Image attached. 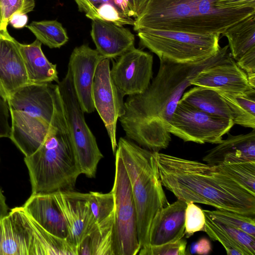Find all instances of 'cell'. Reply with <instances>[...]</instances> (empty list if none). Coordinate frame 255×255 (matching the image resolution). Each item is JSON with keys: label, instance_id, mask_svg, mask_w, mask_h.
Here are the masks:
<instances>
[{"label": "cell", "instance_id": "21", "mask_svg": "<svg viewBox=\"0 0 255 255\" xmlns=\"http://www.w3.org/2000/svg\"><path fill=\"white\" fill-rule=\"evenodd\" d=\"M37 39L29 44L18 43L29 84L59 82L56 65L51 63Z\"/></svg>", "mask_w": 255, "mask_h": 255}, {"label": "cell", "instance_id": "31", "mask_svg": "<svg viewBox=\"0 0 255 255\" xmlns=\"http://www.w3.org/2000/svg\"><path fill=\"white\" fill-rule=\"evenodd\" d=\"M35 6L34 0H0L2 26L4 31L11 17L15 14H27L33 10Z\"/></svg>", "mask_w": 255, "mask_h": 255}, {"label": "cell", "instance_id": "30", "mask_svg": "<svg viewBox=\"0 0 255 255\" xmlns=\"http://www.w3.org/2000/svg\"><path fill=\"white\" fill-rule=\"evenodd\" d=\"M205 216V232L212 240L220 243L228 255H246L241 248L218 226L214 220L206 214Z\"/></svg>", "mask_w": 255, "mask_h": 255}, {"label": "cell", "instance_id": "14", "mask_svg": "<svg viewBox=\"0 0 255 255\" xmlns=\"http://www.w3.org/2000/svg\"><path fill=\"white\" fill-rule=\"evenodd\" d=\"M105 58L96 49L83 44L75 47L69 58V70L73 86L80 107L84 113L95 111L92 91L96 71Z\"/></svg>", "mask_w": 255, "mask_h": 255}, {"label": "cell", "instance_id": "35", "mask_svg": "<svg viewBox=\"0 0 255 255\" xmlns=\"http://www.w3.org/2000/svg\"><path fill=\"white\" fill-rule=\"evenodd\" d=\"M97 12L101 20L111 22L119 26L125 24L133 25L134 20L123 13L113 3H103L98 7Z\"/></svg>", "mask_w": 255, "mask_h": 255}, {"label": "cell", "instance_id": "1", "mask_svg": "<svg viewBox=\"0 0 255 255\" xmlns=\"http://www.w3.org/2000/svg\"><path fill=\"white\" fill-rule=\"evenodd\" d=\"M228 51L227 45L213 56L192 63L160 60L157 75L147 88L128 96L124 103V113L119 121L127 138L152 151L166 148L171 140L170 121L191 79L225 58Z\"/></svg>", "mask_w": 255, "mask_h": 255}, {"label": "cell", "instance_id": "27", "mask_svg": "<svg viewBox=\"0 0 255 255\" xmlns=\"http://www.w3.org/2000/svg\"><path fill=\"white\" fill-rule=\"evenodd\" d=\"M90 208L98 227L114 225L115 199L112 191L108 193H88Z\"/></svg>", "mask_w": 255, "mask_h": 255}, {"label": "cell", "instance_id": "36", "mask_svg": "<svg viewBox=\"0 0 255 255\" xmlns=\"http://www.w3.org/2000/svg\"><path fill=\"white\" fill-rule=\"evenodd\" d=\"M10 113L7 100L0 93V138L10 137Z\"/></svg>", "mask_w": 255, "mask_h": 255}, {"label": "cell", "instance_id": "22", "mask_svg": "<svg viewBox=\"0 0 255 255\" xmlns=\"http://www.w3.org/2000/svg\"><path fill=\"white\" fill-rule=\"evenodd\" d=\"M222 34L228 39L232 57L236 62L255 53V14L231 25Z\"/></svg>", "mask_w": 255, "mask_h": 255}, {"label": "cell", "instance_id": "20", "mask_svg": "<svg viewBox=\"0 0 255 255\" xmlns=\"http://www.w3.org/2000/svg\"><path fill=\"white\" fill-rule=\"evenodd\" d=\"M22 208L46 231L56 236L66 239V226L51 193L31 194Z\"/></svg>", "mask_w": 255, "mask_h": 255}, {"label": "cell", "instance_id": "23", "mask_svg": "<svg viewBox=\"0 0 255 255\" xmlns=\"http://www.w3.org/2000/svg\"><path fill=\"white\" fill-rule=\"evenodd\" d=\"M179 101L211 116L232 120L227 104L214 90L195 86L184 93Z\"/></svg>", "mask_w": 255, "mask_h": 255}, {"label": "cell", "instance_id": "8", "mask_svg": "<svg viewBox=\"0 0 255 255\" xmlns=\"http://www.w3.org/2000/svg\"><path fill=\"white\" fill-rule=\"evenodd\" d=\"M111 191L115 199L114 255H136L141 248L137 236L136 209L128 174L117 152L115 180Z\"/></svg>", "mask_w": 255, "mask_h": 255}, {"label": "cell", "instance_id": "33", "mask_svg": "<svg viewBox=\"0 0 255 255\" xmlns=\"http://www.w3.org/2000/svg\"><path fill=\"white\" fill-rule=\"evenodd\" d=\"M214 220V219H213ZM218 226L245 252L246 255H255V237L236 228L214 220Z\"/></svg>", "mask_w": 255, "mask_h": 255}, {"label": "cell", "instance_id": "13", "mask_svg": "<svg viewBox=\"0 0 255 255\" xmlns=\"http://www.w3.org/2000/svg\"><path fill=\"white\" fill-rule=\"evenodd\" d=\"M51 194L66 226V240L77 248L97 227L90 208L88 193L61 190Z\"/></svg>", "mask_w": 255, "mask_h": 255}, {"label": "cell", "instance_id": "10", "mask_svg": "<svg viewBox=\"0 0 255 255\" xmlns=\"http://www.w3.org/2000/svg\"><path fill=\"white\" fill-rule=\"evenodd\" d=\"M0 255H43L41 226L22 207L0 220Z\"/></svg>", "mask_w": 255, "mask_h": 255}, {"label": "cell", "instance_id": "29", "mask_svg": "<svg viewBox=\"0 0 255 255\" xmlns=\"http://www.w3.org/2000/svg\"><path fill=\"white\" fill-rule=\"evenodd\" d=\"M203 211L205 214L208 215L213 219L229 226L240 229L255 237V216L217 209L215 210H203Z\"/></svg>", "mask_w": 255, "mask_h": 255}, {"label": "cell", "instance_id": "12", "mask_svg": "<svg viewBox=\"0 0 255 255\" xmlns=\"http://www.w3.org/2000/svg\"><path fill=\"white\" fill-rule=\"evenodd\" d=\"M153 63L152 55L135 47L113 63L111 76L124 96L139 94L147 88L153 78Z\"/></svg>", "mask_w": 255, "mask_h": 255}, {"label": "cell", "instance_id": "5", "mask_svg": "<svg viewBox=\"0 0 255 255\" xmlns=\"http://www.w3.org/2000/svg\"><path fill=\"white\" fill-rule=\"evenodd\" d=\"M32 194L73 190L81 172L68 130L65 115L53 124L37 150L24 159Z\"/></svg>", "mask_w": 255, "mask_h": 255}, {"label": "cell", "instance_id": "19", "mask_svg": "<svg viewBox=\"0 0 255 255\" xmlns=\"http://www.w3.org/2000/svg\"><path fill=\"white\" fill-rule=\"evenodd\" d=\"M203 161L211 166L255 161V129L246 134L228 137L208 151Z\"/></svg>", "mask_w": 255, "mask_h": 255}, {"label": "cell", "instance_id": "41", "mask_svg": "<svg viewBox=\"0 0 255 255\" xmlns=\"http://www.w3.org/2000/svg\"><path fill=\"white\" fill-rule=\"evenodd\" d=\"M27 21L26 14H15L11 17L9 23L15 28H21L26 25Z\"/></svg>", "mask_w": 255, "mask_h": 255}, {"label": "cell", "instance_id": "38", "mask_svg": "<svg viewBox=\"0 0 255 255\" xmlns=\"http://www.w3.org/2000/svg\"><path fill=\"white\" fill-rule=\"evenodd\" d=\"M218 5L223 7L234 8L255 7V0H221L218 2Z\"/></svg>", "mask_w": 255, "mask_h": 255}, {"label": "cell", "instance_id": "24", "mask_svg": "<svg viewBox=\"0 0 255 255\" xmlns=\"http://www.w3.org/2000/svg\"><path fill=\"white\" fill-rule=\"evenodd\" d=\"M217 92L227 104L234 124L255 129V89L244 93Z\"/></svg>", "mask_w": 255, "mask_h": 255}, {"label": "cell", "instance_id": "15", "mask_svg": "<svg viewBox=\"0 0 255 255\" xmlns=\"http://www.w3.org/2000/svg\"><path fill=\"white\" fill-rule=\"evenodd\" d=\"M190 84L227 93H244L255 89L251 86L245 72L229 54L200 71L191 79Z\"/></svg>", "mask_w": 255, "mask_h": 255}, {"label": "cell", "instance_id": "11", "mask_svg": "<svg viewBox=\"0 0 255 255\" xmlns=\"http://www.w3.org/2000/svg\"><path fill=\"white\" fill-rule=\"evenodd\" d=\"M110 59L102 60L97 66L92 91L93 104L105 127L115 154L118 142L117 124L125 111L123 95L115 85L111 76Z\"/></svg>", "mask_w": 255, "mask_h": 255}, {"label": "cell", "instance_id": "32", "mask_svg": "<svg viewBox=\"0 0 255 255\" xmlns=\"http://www.w3.org/2000/svg\"><path fill=\"white\" fill-rule=\"evenodd\" d=\"M200 231H205V216L203 211L194 203L188 202L185 214L186 238H188Z\"/></svg>", "mask_w": 255, "mask_h": 255}, {"label": "cell", "instance_id": "40", "mask_svg": "<svg viewBox=\"0 0 255 255\" xmlns=\"http://www.w3.org/2000/svg\"><path fill=\"white\" fill-rule=\"evenodd\" d=\"M194 249L195 253L197 254L206 255L211 251V245L208 239L202 238L196 243Z\"/></svg>", "mask_w": 255, "mask_h": 255}, {"label": "cell", "instance_id": "9", "mask_svg": "<svg viewBox=\"0 0 255 255\" xmlns=\"http://www.w3.org/2000/svg\"><path fill=\"white\" fill-rule=\"evenodd\" d=\"M234 125L231 119L211 116L179 101L168 131L185 142L218 144Z\"/></svg>", "mask_w": 255, "mask_h": 255}, {"label": "cell", "instance_id": "3", "mask_svg": "<svg viewBox=\"0 0 255 255\" xmlns=\"http://www.w3.org/2000/svg\"><path fill=\"white\" fill-rule=\"evenodd\" d=\"M221 0H148L134 20L133 29H161L195 33L222 34L255 14V7L218 5Z\"/></svg>", "mask_w": 255, "mask_h": 255}, {"label": "cell", "instance_id": "39", "mask_svg": "<svg viewBox=\"0 0 255 255\" xmlns=\"http://www.w3.org/2000/svg\"><path fill=\"white\" fill-rule=\"evenodd\" d=\"M148 0H127L129 9V16L137 17L143 9Z\"/></svg>", "mask_w": 255, "mask_h": 255}, {"label": "cell", "instance_id": "4", "mask_svg": "<svg viewBox=\"0 0 255 255\" xmlns=\"http://www.w3.org/2000/svg\"><path fill=\"white\" fill-rule=\"evenodd\" d=\"M116 152L121 157L129 180L136 212L138 239L141 248L149 245V229L154 216L169 203L154 151L121 137Z\"/></svg>", "mask_w": 255, "mask_h": 255}, {"label": "cell", "instance_id": "26", "mask_svg": "<svg viewBox=\"0 0 255 255\" xmlns=\"http://www.w3.org/2000/svg\"><path fill=\"white\" fill-rule=\"evenodd\" d=\"M26 27L36 39L50 48H60L69 39L62 24L56 20L32 21Z\"/></svg>", "mask_w": 255, "mask_h": 255}, {"label": "cell", "instance_id": "34", "mask_svg": "<svg viewBox=\"0 0 255 255\" xmlns=\"http://www.w3.org/2000/svg\"><path fill=\"white\" fill-rule=\"evenodd\" d=\"M187 241L183 238L174 242L157 246L149 245L142 247L139 255H187Z\"/></svg>", "mask_w": 255, "mask_h": 255}, {"label": "cell", "instance_id": "7", "mask_svg": "<svg viewBox=\"0 0 255 255\" xmlns=\"http://www.w3.org/2000/svg\"><path fill=\"white\" fill-rule=\"evenodd\" d=\"M57 84L78 168L81 174L89 178H94L103 155L98 147L95 136L86 123L85 113L77 98L68 69L65 76Z\"/></svg>", "mask_w": 255, "mask_h": 255}, {"label": "cell", "instance_id": "42", "mask_svg": "<svg viewBox=\"0 0 255 255\" xmlns=\"http://www.w3.org/2000/svg\"><path fill=\"white\" fill-rule=\"evenodd\" d=\"M8 206L6 203L5 197L0 187V220L8 214Z\"/></svg>", "mask_w": 255, "mask_h": 255}, {"label": "cell", "instance_id": "16", "mask_svg": "<svg viewBox=\"0 0 255 255\" xmlns=\"http://www.w3.org/2000/svg\"><path fill=\"white\" fill-rule=\"evenodd\" d=\"M187 203L177 199L156 213L149 229V245H160L174 242L183 238Z\"/></svg>", "mask_w": 255, "mask_h": 255}, {"label": "cell", "instance_id": "25", "mask_svg": "<svg viewBox=\"0 0 255 255\" xmlns=\"http://www.w3.org/2000/svg\"><path fill=\"white\" fill-rule=\"evenodd\" d=\"M77 255H114L113 226L97 228L77 247Z\"/></svg>", "mask_w": 255, "mask_h": 255}, {"label": "cell", "instance_id": "44", "mask_svg": "<svg viewBox=\"0 0 255 255\" xmlns=\"http://www.w3.org/2000/svg\"><path fill=\"white\" fill-rule=\"evenodd\" d=\"M11 37L12 36H10L8 32L4 31V30L3 29L1 11L0 8V37L9 38Z\"/></svg>", "mask_w": 255, "mask_h": 255}, {"label": "cell", "instance_id": "2", "mask_svg": "<svg viewBox=\"0 0 255 255\" xmlns=\"http://www.w3.org/2000/svg\"><path fill=\"white\" fill-rule=\"evenodd\" d=\"M163 186L188 203L255 215V194L211 166L154 151Z\"/></svg>", "mask_w": 255, "mask_h": 255}, {"label": "cell", "instance_id": "18", "mask_svg": "<svg viewBox=\"0 0 255 255\" xmlns=\"http://www.w3.org/2000/svg\"><path fill=\"white\" fill-rule=\"evenodd\" d=\"M91 36L96 49L105 58L119 57L134 47V35L130 30L103 20H92Z\"/></svg>", "mask_w": 255, "mask_h": 255}, {"label": "cell", "instance_id": "28", "mask_svg": "<svg viewBox=\"0 0 255 255\" xmlns=\"http://www.w3.org/2000/svg\"><path fill=\"white\" fill-rule=\"evenodd\" d=\"M222 173L255 194V161H246L215 166Z\"/></svg>", "mask_w": 255, "mask_h": 255}, {"label": "cell", "instance_id": "37", "mask_svg": "<svg viewBox=\"0 0 255 255\" xmlns=\"http://www.w3.org/2000/svg\"><path fill=\"white\" fill-rule=\"evenodd\" d=\"M75 1L78 6L79 10L84 12L88 18L92 20L101 19L97 9L103 3L102 0H75Z\"/></svg>", "mask_w": 255, "mask_h": 255}, {"label": "cell", "instance_id": "17", "mask_svg": "<svg viewBox=\"0 0 255 255\" xmlns=\"http://www.w3.org/2000/svg\"><path fill=\"white\" fill-rule=\"evenodd\" d=\"M18 43L12 37H0V93L6 100L29 84Z\"/></svg>", "mask_w": 255, "mask_h": 255}, {"label": "cell", "instance_id": "43", "mask_svg": "<svg viewBox=\"0 0 255 255\" xmlns=\"http://www.w3.org/2000/svg\"><path fill=\"white\" fill-rule=\"evenodd\" d=\"M113 3L125 14L129 16V9L127 0H113Z\"/></svg>", "mask_w": 255, "mask_h": 255}, {"label": "cell", "instance_id": "6", "mask_svg": "<svg viewBox=\"0 0 255 255\" xmlns=\"http://www.w3.org/2000/svg\"><path fill=\"white\" fill-rule=\"evenodd\" d=\"M219 33H195L161 29L137 31L140 43L159 60L192 63L217 54L221 47Z\"/></svg>", "mask_w": 255, "mask_h": 255}]
</instances>
